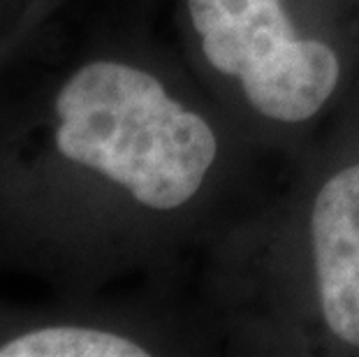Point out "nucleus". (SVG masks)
<instances>
[{"mask_svg":"<svg viewBox=\"0 0 359 357\" xmlns=\"http://www.w3.org/2000/svg\"><path fill=\"white\" fill-rule=\"evenodd\" d=\"M28 165L42 255L74 283L177 267L253 204L266 158L149 42H109L53 81Z\"/></svg>","mask_w":359,"mask_h":357,"instance_id":"f257e3e1","label":"nucleus"},{"mask_svg":"<svg viewBox=\"0 0 359 357\" xmlns=\"http://www.w3.org/2000/svg\"><path fill=\"white\" fill-rule=\"evenodd\" d=\"M200 260L220 348L359 357V86Z\"/></svg>","mask_w":359,"mask_h":357,"instance_id":"f03ea898","label":"nucleus"},{"mask_svg":"<svg viewBox=\"0 0 359 357\" xmlns=\"http://www.w3.org/2000/svg\"><path fill=\"white\" fill-rule=\"evenodd\" d=\"M181 58L259 156L292 163L359 86V0H174Z\"/></svg>","mask_w":359,"mask_h":357,"instance_id":"7ed1b4c3","label":"nucleus"}]
</instances>
